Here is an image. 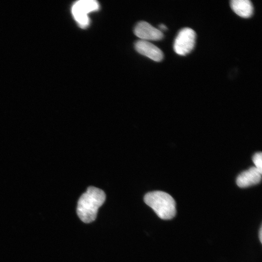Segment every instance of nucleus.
Returning <instances> with one entry per match:
<instances>
[{"instance_id":"obj_1","label":"nucleus","mask_w":262,"mask_h":262,"mask_svg":"<svg viewBox=\"0 0 262 262\" xmlns=\"http://www.w3.org/2000/svg\"><path fill=\"white\" fill-rule=\"evenodd\" d=\"M105 199L106 195L103 190L94 186L89 187L78 201L77 213L80 219L85 223L94 221L98 209Z\"/></svg>"},{"instance_id":"obj_2","label":"nucleus","mask_w":262,"mask_h":262,"mask_svg":"<svg viewBox=\"0 0 262 262\" xmlns=\"http://www.w3.org/2000/svg\"><path fill=\"white\" fill-rule=\"evenodd\" d=\"M146 204L151 208L161 219L168 220L176 214V203L168 194L160 191L147 193L144 198Z\"/></svg>"},{"instance_id":"obj_3","label":"nucleus","mask_w":262,"mask_h":262,"mask_svg":"<svg viewBox=\"0 0 262 262\" xmlns=\"http://www.w3.org/2000/svg\"><path fill=\"white\" fill-rule=\"evenodd\" d=\"M99 4L95 0H80L75 2L72 5L71 12L79 26L84 29L90 24L88 14L98 10Z\"/></svg>"},{"instance_id":"obj_4","label":"nucleus","mask_w":262,"mask_h":262,"mask_svg":"<svg viewBox=\"0 0 262 262\" xmlns=\"http://www.w3.org/2000/svg\"><path fill=\"white\" fill-rule=\"evenodd\" d=\"M196 34L189 28L182 29L178 33L174 43L175 52L180 55H185L194 49L196 43Z\"/></svg>"},{"instance_id":"obj_5","label":"nucleus","mask_w":262,"mask_h":262,"mask_svg":"<svg viewBox=\"0 0 262 262\" xmlns=\"http://www.w3.org/2000/svg\"><path fill=\"white\" fill-rule=\"evenodd\" d=\"M135 34L143 40H159L163 38L162 31L146 21H140L135 26Z\"/></svg>"},{"instance_id":"obj_6","label":"nucleus","mask_w":262,"mask_h":262,"mask_svg":"<svg viewBox=\"0 0 262 262\" xmlns=\"http://www.w3.org/2000/svg\"><path fill=\"white\" fill-rule=\"evenodd\" d=\"M135 49L139 53L153 61L160 62L163 59L162 51L147 41L140 40L136 41L135 43Z\"/></svg>"},{"instance_id":"obj_7","label":"nucleus","mask_w":262,"mask_h":262,"mask_svg":"<svg viewBox=\"0 0 262 262\" xmlns=\"http://www.w3.org/2000/svg\"><path fill=\"white\" fill-rule=\"evenodd\" d=\"M261 178L262 173L253 166L238 175L236 183L239 187L245 188L259 183Z\"/></svg>"},{"instance_id":"obj_8","label":"nucleus","mask_w":262,"mask_h":262,"mask_svg":"<svg viewBox=\"0 0 262 262\" xmlns=\"http://www.w3.org/2000/svg\"><path fill=\"white\" fill-rule=\"evenodd\" d=\"M232 10L239 16L250 17L253 13V6L249 0H232L230 1Z\"/></svg>"},{"instance_id":"obj_9","label":"nucleus","mask_w":262,"mask_h":262,"mask_svg":"<svg viewBox=\"0 0 262 262\" xmlns=\"http://www.w3.org/2000/svg\"><path fill=\"white\" fill-rule=\"evenodd\" d=\"M252 161L256 167L262 173V154L261 152L255 153L253 157Z\"/></svg>"},{"instance_id":"obj_10","label":"nucleus","mask_w":262,"mask_h":262,"mask_svg":"<svg viewBox=\"0 0 262 262\" xmlns=\"http://www.w3.org/2000/svg\"><path fill=\"white\" fill-rule=\"evenodd\" d=\"M159 27L162 30H166L167 29L166 26L164 24L160 25Z\"/></svg>"},{"instance_id":"obj_11","label":"nucleus","mask_w":262,"mask_h":262,"mask_svg":"<svg viewBox=\"0 0 262 262\" xmlns=\"http://www.w3.org/2000/svg\"><path fill=\"white\" fill-rule=\"evenodd\" d=\"M262 229H260V241L261 242H262Z\"/></svg>"}]
</instances>
